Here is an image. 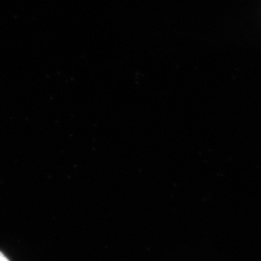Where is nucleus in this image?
I'll use <instances>...</instances> for the list:
<instances>
[{"label":"nucleus","instance_id":"f257e3e1","mask_svg":"<svg viewBox=\"0 0 261 261\" xmlns=\"http://www.w3.org/2000/svg\"><path fill=\"white\" fill-rule=\"evenodd\" d=\"M0 261H10V259L3 252H0Z\"/></svg>","mask_w":261,"mask_h":261}]
</instances>
